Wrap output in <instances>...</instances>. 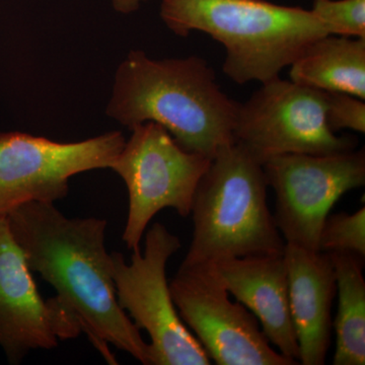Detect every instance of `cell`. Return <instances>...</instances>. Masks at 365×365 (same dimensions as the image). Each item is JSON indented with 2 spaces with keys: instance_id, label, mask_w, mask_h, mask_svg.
I'll return each mask as SVG.
<instances>
[{
  "instance_id": "ba28073f",
  "label": "cell",
  "mask_w": 365,
  "mask_h": 365,
  "mask_svg": "<svg viewBox=\"0 0 365 365\" xmlns=\"http://www.w3.org/2000/svg\"><path fill=\"white\" fill-rule=\"evenodd\" d=\"M125 143L120 131L67 143L0 132V215L26 203L62 200L68 195L71 178L110 169Z\"/></svg>"
},
{
  "instance_id": "ac0fdd59",
  "label": "cell",
  "mask_w": 365,
  "mask_h": 365,
  "mask_svg": "<svg viewBox=\"0 0 365 365\" xmlns=\"http://www.w3.org/2000/svg\"><path fill=\"white\" fill-rule=\"evenodd\" d=\"M326 118L333 132L351 129L364 133V100L348 93L327 91Z\"/></svg>"
},
{
  "instance_id": "9c48e42d",
  "label": "cell",
  "mask_w": 365,
  "mask_h": 365,
  "mask_svg": "<svg viewBox=\"0 0 365 365\" xmlns=\"http://www.w3.org/2000/svg\"><path fill=\"white\" fill-rule=\"evenodd\" d=\"M275 192L276 225L285 244L319 251V237L334 204L365 184L364 150L333 155L288 153L263 163Z\"/></svg>"
},
{
  "instance_id": "e0dca14e",
  "label": "cell",
  "mask_w": 365,
  "mask_h": 365,
  "mask_svg": "<svg viewBox=\"0 0 365 365\" xmlns=\"http://www.w3.org/2000/svg\"><path fill=\"white\" fill-rule=\"evenodd\" d=\"M311 11L331 35L365 38V0H314Z\"/></svg>"
},
{
  "instance_id": "6da1fadb",
  "label": "cell",
  "mask_w": 365,
  "mask_h": 365,
  "mask_svg": "<svg viewBox=\"0 0 365 365\" xmlns=\"http://www.w3.org/2000/svg\"><path fill=\"white\" fill-rule=\"evenodd\" d=\"M6 216L31 271L54 288L106 361L118 364L113 345L153 365L150 343L117 302L105 246L107 220L69 218L45 202L24 204Z\"/></svg>"
},
{
  "instance_id": "7a4b0ae2",
  "label": "cell",
  "mask_w": 365,
  "mask_h": 365,
  "mask_svg": "<svg viewBox=\"0 0 365 365\" xmlns=\"http://www.w3.org/2000/svg\"><path fill=\"white\" fill-rule=\"evenodd\" d=\"M239 107L202 57L153 59L131 50L118 66L106 114L129 130L145 122L162 125L184 150L212 160L235 143Z\"/></svg>"
},
{
  "instance_id": "52a82bcc",
  "label": "cell",
  "mask_w": 365,
  "mask_h": 365,
  "mask_svg": "<svg viewBox=\"0 0 365 365\" xmlns=\"http://www.w3.org/2000/svg\"><path fill=\"white\" fill-rule=\"evenodd\" d=\"M326 109L327 91L272 79L240 104L235 143L262 165L288 153L324 155L355 150L356 137L331 130Z\"/></svg>"
},
{
  "instance_id": "277c9868",
  "label": "cell",
  "mask_w": 365,
  "mask_h": 365,
  "mask_svg": "<svg viewBox=\"0 0 365 365\" xmlns=\"http://www.w3.org/2000/svg\"><path fill=\"white\" fill-rule=\"evenodd\" d=\"M267 189L263 165L240 144L218 151L194 194L193 237L180 268L284 253Z\"/></svg>"
},
{
  "instance_id": "5bb4252c",
  "label": "cell",
  "mask_w": 365,
  "mask_h": 365,
  "mask_svg": "<svg viewBox=\"0 0 365 365\" xmlns=\"http://www.w3.org/2000/svg\"><path fill=\"white\" fill-rule=\"evenodd\" d=\"M290 81L365 100V38L327 35L290 66Z\"/></svg>"
},
{
  "instance_id": "d6986e66",
  "label": "cell",
  "mask_w": 365,
  "mask_h": 365,
  "mask_svg": "<svg viewBox=\"0 0 365 365\" xmlns=\"http://www.w3.org/2000/svg\"><path fill=\"white\" fill-rule=\"evenodd\" d=\"M110 1L116 13L130 14L138 11L146 0H110Z\"/></svg>"
},
{
  "instance_id": "5b68a950",
  "label": "cell",
  "mask_w": 365,
  "mask_h": 365,
  "mask_svg": "<svg viewBox=\"0 0 365 365\" xmlns=\"http://www.w3.org/2000/svg\"><path fill=\"white\" fill-rule=\"evenodd\" d=\"M181 249L179 237L163 223L146 232L143 253L130 263L110 254V271L118 304L139 330L150 336L153 365H209L210 359L178 313L167 279L170 257Z\"/></svg>"
},
{
  "instance_id": "8fae6325",
  "label": "cell",
  "mask_w": 365,
  "mask_h": 365,
  "mask_svg": "<svg viewBox=\"0 0 365 365\" xmlns=\"http://www.w3.org/2000/svg\"><path fill=\"white\" fill-rule=\"evenodd\" d=\"M78 319L56 297L44 299L6 215H0V347L18 365L30 353L76 339Z\"/></svg>"
},
{
  "instance_id": "3957f363",
  "label": "cell",
  "mask_w": 365,
  "mask_h": 365,
  "mask_svg": "<svg viewBox=\"0 0 365 365\" xmlns=\"http://www.w3.org/2000/svg\"><path fill=\"white\" fill-rule=\"evenodd\" d=\"M160 16L180 37L198 31L223 45L222 71L237 85L280 78L312 43L331 35L311 9L265 0H162Z\"/></svg>"
},
{
  "instance_id": "7c38bea8",
  "label": "cell",
  "mask_w": 365,
  "mask_h": 365,
  "mask_svg": "<svg viewBox=\"0 0 365 365\" xmlns=\"http://www.w3.org/2000/svg\"><path fill=\"white\" fill-rule=\"evenodd\" d=\"M212 266L228 294L258 319L271 345L299 364V347L290 313L283 254L242 257Z\"/></svg>"
},
{
  "instance_id": "2e32d148",
  "label": "cell",
  "mask_w": 365,
  "mask_h": 365,
  "mask_svg": "<svg viewBox=\"0 0 365 365\" xmlns=\"http://www.w3.org/2000/svg\"><path fill=\"white\" fill-rule=\"evenodd\" d=\"M318 248L323 253L347 252L364 258V206L354 213L341 212L328 216L319 234Z\"/></svg>"
},
{
  "instance_id": "9a60e30c",
  "label": "cell",
  "mask_w": 365,
  "mask_h": 365,
  "mask_svg": "<svg viewBox=\"0 0 365 365\" xmlns=\"http://www.w3.org/2000/svg\"><path fill=\"white\" fill-rule=\"evenodd\" d=\"M335 271L338 311L335 365L365 364V280L364 257L347 252L328 253Z\"/></svg>"
},
{
  "instance_id": "4fadbf2b",
  "label": "cell",
  "mask_w": 365,
  "mask_h": 365,
  "mask_svg": "<svg viewBox=\"0 0 365 365\" xmlns=\"http://www.w3.org/2000/svg\"><path fill=\"white\" fill-rule=\"evenodd\" d=\"M290 313L299 347V361L323 365L331 344L333 299L337 294L330 255L285 244Z\"/></svg>"
},
{
  "instance_id": "8992f818",
  "label": "cell",
  "mask_w": 365,
  "mask_h": 365,
  "mask_svg": "<svg viewBox=\"0 0 365 365\" xmlns=\"http://www.w3.org/2000/svg\"><path fill=\"white\" fill-rule=\"evenodd\" d=\"M130 138L110 169L128 190V216L122 240L140 250L146 228L157 213L172 208L182 217L191 212L194 194L211 158L184 150L162 125L145 122L130 129Z\"/></svg>"
},
{
  "instance_id": "30bf717a",
  "label": "cell",
  "mask_w": 365,
  "mask_h": 365,
  "mask_svg": "<svg viewBox=\"0 0 365 365\" xmlns=\"http://www.w3.org/2000/svg\"><path fill=\"white\" fill-rule=\"evenodd\" d=\"M169 283L182 321L216 364H295L274 349L248 309L230 300L213 266L179 268Z\"/></svg>"
}]
</instances>
